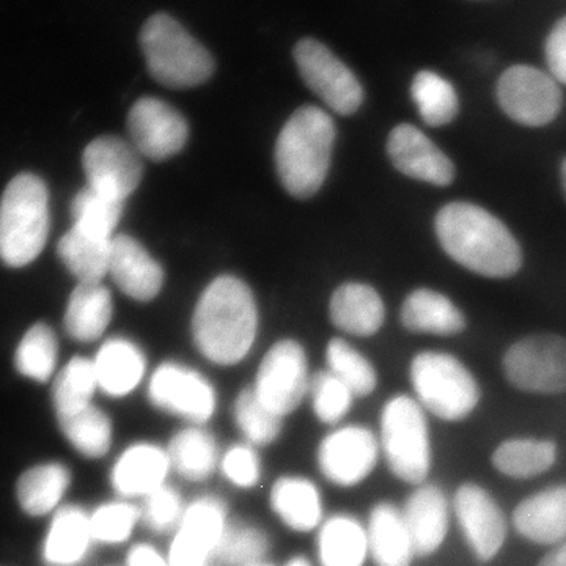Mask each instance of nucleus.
Segmentation results:
<instances>
[{
  "mask_svg": "<svg viewBox=\"0 0 566 566\" xmlns=\"http://www.w3.org/2000/svg\"><path fill=\"white\" fill-rule=\"evenodd\" d=\"M434 232L447 255L488 279H509L523 268V249L497 216L471 202L447 203L434 218Z\"/></svg>",
  "mask_w": 566,
  "mask_h": 566,
  "instance_id": "nucleus-1",
  "label": "nucleus"
},
{
  "mask_svg": "<svg viewBox=\"0 0 566 566\" xmlns=\"http://www.w3.org/2000/svg\"><path fill=\"white\" fill-rule=\"evenodd\" d=\"M259 312L241 279L221 275L205 289L192 316V338L205 359L232 367L245 359L255 342Z\"/></svg>",
  "mask_w": 566,
  "mask_h": 566,
  "instance_id": "nucleus-2",
  "label": "nucleus"
},
{
  "mask_svg": "<svg viewBox=\"0 0 566 566\" xmlns=\"http://www.w3.org/2000/svg\"><path fill=\"white\" fill-rule=\"evenodd\" d=\"M430 416L411 394L387 398L378 416L382 465L401 485L430 482L436 465L433 427Z\"/></svg>",
  "mask_w": 566,
  "mask_h": 566,
  "instance_id": "nucleus-3",
  "label": "nucleus"
},
{
  "mask_svg": "<svg viewBox=\"0 0 566 566\" xmlns=\"http://www.w3.org/2000/svg\"><path fill=\"white\" fill-rule=\"evenodd\" d=\"M335 142L331 115L319 107L304 106L283 126L275 144V169L283 188L296 199H311L329 172Z\"/></svg>",
  "mask_w": 566,
  "mask_h": 566,
  "instance_id": "nucleus-4",
  "label": "nucleus"
},
{
  "mask_svg": "<svg viewBox=\"0 0 566 566\" xmlns=\"http://www.w3.org/2000/svg\"><path fill=\"white\" fill-rule=\"evenodd\" d=\"M411 395L427 415L446 424H463L479 412L483 390L474 371L447 352L417 353L409 364Z\"/></svg>",
  "mask_w": 566,
  "mask_h": 566,
  "instance_id": "nucleus-5",
  "label": "nucleus"
},
{
  "mask_svg": "<svg viewBox=\"0 0 566 566\" xmlns=\"http://www.w3.org/2000/svg\"><path fill=\"white\" fill-rule=\"evenodd\" d=\"M50 192L40 177L21 174L0 200V260L11 268L32 263L50 237Z\"/></svg>",
  "mask_w": 566,
  "mask_h": 566,
  "instance_id": "nucleus-6",
  "label": "nucleus"
},
{
  "mask_svg": "<svg viewBox=\"0 0 566 566\" xmlns=\"http://www.w3.org/2000/svg\"><path fill=\"white\" fill-rule=\"evenodd\" d=\"M147 69L159 84L191 88L210 80L214 61L191 33L166 13L153 14L140 32Z\"/></svg>",
  "mask_w": 566,
  "mask_h": 566,
  "instance_id": "nucleus-7",
  "label": "nucleus"
},
{
  "mask_svg": "<svg viewBox=\"0 0 566 566\" xmlns=\"http://www.w3.org/2000/svg\"><path fill=\"white\" fill-rule=\"evenodd\" d=\"M453 523L476 565L495 564L513 535L510 512L497 495L479 480H463L452 491Z\"/></svg>",
  "mask_w": 566,
  "mask_h": 566,
  "instance_id": "nucleus-8",
  "label": "nucleus"
},
{
  "mask_svg": "<svg viewBox=\"0 0 566 566\" xmlns=\"http://www.w3.org/2000/svg\"><path fill=\"white\" fill-rule=\"evenodd\" d=\"M319 475L338 490L364 486L382 465L376 428L359 422H345L329 428L315 450Z\"/></svg>",
  "mask_w": 566,
  "mask_h": 566,
  "instance_id": "nucleus-9",
  "label": "nucleus"
},
{
  "mask_svg": "<svg viewBox=\"0 0 566 566\" xmlns=\"http://www.w3.org/2000/svg\"><path fill=\"white\" fill-rule=\"evenodd\" d=\"M502 374L510 387L524 395L566 394V338L556 334L521 338L502 357Z\"/></svg>",
  "mask_w": 566,
  "mask_h": 566,
  "instance_id": "nucleus-10",
  "label": "nucleus"
},
{
  "mask_svg": "<svg viewBox=\"0 0 566 566\" xmlns=\"http://www.w3.org/2000/svg\"><path fill=\"white\" fill-rule=\"evenodd\" d=\"M147 398L153 408L185 424H208L218 415V390L210 379L196 368L174 360L153 370Z\"/></svg>",
  "mask_w": 566,
  "mask_h": 566,
  "instance_id": "nucleus-11",
  "label": "nucleus"
},
{
  "mask_svg": "<svg viewBox=\"0 0 566 566\" xmlns=\"http://www.w3.org/2000/svg\"><path fill=\"white\" fill-rule=\"evenodd\" d=\"M311 381L303 346L286 338L264 354L251 389L264 408L285 420L308 397Z\"/></svg>",
  "mask_w": 566,
  "mask_h": 566,
  "instance_id": "nucleus-12",
  "label": "nucleus"
},
{
  "mask_svg": "<svg viewBox=\"0 0 566 566\" xmlns=\"http://www.w3.org/2000/svg\"><path fill=\"white\" fill-rule=\"evenodd\" d=\"M497 103L506 117L528 128L549 125L564 106L558 82L528 65H515L497 82Z\"/></svg>",
  "mask_w": 566,
  "mask_h": 566,
  "instance_id": "nucleus-13",
  "label": "nucleus"
},
{
  "mask_svg": "<svg viewBox=\"0 0 566 566\" xmlns=\"http://www.w3.org/2000/svg\"><path fill=\"white\" fill-rule=\"evenodd\" d=\"M294 62L307 87L337 114L352 115L363 106V84L356 74L319 41H300L294 48Z\"/></svg>",
  "mask_w": 566,
  "mask_h": 566,
  "instance_id": "nucleus-14",
  "label": "nucleus"
},
{
  "mask_svg": "<svg viewBox=\"0 0 566 566\" xmlns=\"http://www.w3.org/2000/svg\"><path fill=\"white\" fill-rule=\"evenodd\" d=\"M400 506L415 543L417 558L428 560L439 556L455 528L452 494L441 483L430 480L422 485L409 488Z\"/></svg>",
  "mask_w": 566,
  "mask_h": 566,
  "instance_id": "nucleus-15",
  "label": "nucleus"
},
{
  "mask_svg": "<svg viewBox=\"0 0 566 566\" xmlns=\"http://www.w3.org/2000/svg\"><path fill=\"white\" fill-rule=\"evenodd\" d=\"M82 167L88 188L120 202L139 188L144 175L140 153L132 142L115 136L91 142L82 155Z\"/></svg>",
  "mask_w": 566,
  "mask_h": 566,
  "instance_id": "nucleus-16",
  "label": "nucleus"
},
{
  "mask_svg": "<svg viewBox=\"0 0 566 566\" xmlns=\"http://www.w3.org/2000/svg\"><path fill=\"white\" fill-rule=\"evenodd\" d=\"M172 475L166 444L139 439L114 458L107 479L115 497L140 504L145 497L170 483Z\"/></svg>",
  "mask_w": 566,
  "mask_h": 566,
  "instance_id": "nucleus-17",
  "label": "nucleus"
},
{
  "mask_svg": "<svg viewBox=\"0 0 566 566\" xmlns=\"http://www.w3.org/2000/svg\"><path fill=\"white\" fill-rule=\"evenodd\" d=\"M128 132L140 156L166 161L185 148L189 126L180 112L155 96H144L129 111Z\"/></svg>",
  "mask_w": 566,
  "mask_h": 566,
  "instance_id": "nucleus-18",
  "label": "nucleus"
},
{
  "mask_svg": "<svg viewBox=\"0 0 566 566\" xmlns=\"http://www.w3.org/2000/svg\"><path fill=\"white\" fill-rule=\"evenodd\" d=\"M513 535L526 545L547 549L566 539V480L523 495L510 510Z\"/></svg>",
  "mask_w": 566,
  "mask_h": 566,
  "instance_id": "nucleus-19",
  "label": "nucleus"
},
{
  "mask_svg": "<svg viewBox=\"0 0 566 566\" xmlns=\"http://www.w3.org/2000/svg\"><path fill=\"white\" fill-rule=\"evenodd\" d=\"M562 449L557 439L546 434L505 436L491 449L490 468L495 475L513 483H531L556 471Z\"/></svg>",
  "mask_w": 566,
  "mask_h": 566,
  "instance_id": "nucleus-20",
  "label": "nucleus"
},
{
  "mask_svg": "<svg viewBox=\"0 0 566 566\" xmlns=\"http://www.w3.org/2000/svg\"><path fill=\"white\" fill-rule=\"evenodd\" d=\"M387 155L398 172L412 180L447 188L455 181V164L430 137L409 123L395 126L387 139Z\"/></svg>",
  "mask_w": 566,
  "mask_h": 566,
  "instance_id": "nucleus-21",
  "label": "nucleus"
},
{
  "mask_svg": "<svg viewBox=\"0 0 566 566\" xmlns=\"http://www.w3.org/2000/svg\"><path fill=\"white\" fill-rule=\"evenodd\" d=\"M268 502L275 520L297 535H315L329 515L322 488L303 474L277 476L270 488Z\"/></svg>",
  "mask_w": 566,
  "mask_h": 566,
  "instance_id": "nucleus-22",
  "label": "nucleus"
},
{
  "mask_svg": "<svg viewBox=\"0 0 566 566\" xmlns=\"http://www.w3.org/2000/svg\"><path fill=\"white\" fill-rule=\"evenodd\" d=\"M370 565L415 566L419 560L400 504L379 499L365 516Z\"/></svg>",
  "mask_w": 566,
  "mask_h": 566,
  "instance_id": "nucleus-23",
  "label": "nucleus"
},
{
  "mask_svg": "<svg viewBox=\"0 0 566 566\" xmlns=\"http://www.w3.org/2000/svg\"><path fill=\"white\" fill-rule=\"evenodd\" d=\"M109 275L123 293L140 303L155 300L164 283L161 264L128 234H115L112 240Z\"/></svg>",
  "mask_w": 566,
  "mask_h": 566,
  "instance_id": "nucleus-24",
  "label": "nucleus"
},
{
  "mask_svg": "<svg viewBox=\"0 0 566 566\" xmlns=\"http://www.w3.org/2000/svg\"><path fill=\"white\" fill-rule=\"evenodd\" d=\"M316 566H368L367 524L354 513H329L315 534Z\"/></svg>",
  "mask_w": 566,
  "mask_h": 566,
  "instance_id": "nucleus-25",
  "label": "nucleus"
},
{
  "mask_svg": "<svg viewBox=\"0 0 566 566\" xmlns=\"http://www.w3.org/2000/svg\"><path fill=\"white\" fill-rule=\"evenodd\" d=\"M93 546L91 512L81 505H63L52 515L41 557L48 566H81Z\"/></svg>",
  "mask_w": 566,
  "mask_h": 566,
  "instance_id": "nucleus-26",
  "label": "nucleus"
},
{
  "mask_svg": "<svg viewBox=\"0 0 566 566\" xmlns=\"http://www.w3.org/2000/svg\"><path fill=\"white\" fill-rule=\"evenodd\" d=\"M99 392L122 400L139 389L147 376V357L129 338L114 337L104 342L95 359Z\"/></svg>",
  "mask_w": 566,
  "mask_h": 566,
  "instance_id": "nucleus-27",
  "label": "nucleus"
},
{
  "mask_svg": "<svg viewBox=\"0 0 566 566\" xmlns=\"http://www.w3.org/2000/svg\"><path fill=\"white\" fill-rule=\"evenodd\" d=\"M175 475L205 483L218 474L222 449L208 424H182L166 444Z\"/></svg>",
  "mask_w": 566,
  "mask_h": 566,
  "instance_id": "nucleus-28",
  "label": "nucleus"
},
{
  "mask_svg": "<svg viewBox=\"0 0 566 566\" xmlns=\"http://www.w3.org/2000/svg\"><path fill=\"white\" fill-rule=\"evenodd\" d=\"M230 524L232 520L227 502L219 495L203 494L188 502L180 527L172 538L214 560Z\"/></svg>",
  "mask_w": 566,
  "mask_h": 566,
  "instance_id": "nucleus-29",
  "label": "nucleus"
},
{
  "mask_svg": "<svg viewBox=\"0 0 566 566\" xmlns=\"http://www.w3.org/2000/svg\"><path fill=\"white\" fill-rule=\"evenodd\" d=\"M331 319L338 329L356 337L379 333L386 318V307L374 286L345 283L331 297Z\"/></svg>",
  "mask_w": 566,
  "mask_h": 566,
  "instance_id": "nucleus-30",
  "label": "nucleus"
},
{
  "mask_svg": "<svg viewBox=\"0 0 566 566\" xmlns=\"http://www.w3.org/2000/svg\"><path fill=\"white\" fill-rule=\"evenodd\" d=\"M409 333L453 337L465 329L463 312L446 294L431 289H417L408 294L400 314Z\"/></svg>",
  "mask_w": 566,
  "mask_h": 566,
  "instance_id": "nucleus-31",
  "label": "nucleus"
},
{
  "mask_svg": "<svg viewBox=\"0 0 566 566\" xmlns=\"http://www.w3.org/2000/svg\"><path fill=\"white\" fill-rule=\"evenodd\" d=\"M73 474L61 461H46L28 469L17 483V497L22 512L39 517L54 515L69 494Z\"/></svg>",
  "mask_w": 566,
  "mask_h": 566,
  "instance_id": "nucleus-32",
  "label": "nucleus"
},
{
  "mask_svg": "<svg viewBox=\"0 0 566 566\" xmlns=\"http://www.w3.org/2000/svg\"><path fill=\"white\" fill-rule=\"evenodd\" d=\"M112 294L103 283H80L71 293L65 312V329L77 342H95L112 322Z\"/></svg>",
  "mask_w": 566,
  "mask_h": 566,
  "instance_id": "nucleus-33",
  "label": "nucleus"
},
{
  "mask_svg": "<svg viewBox=\"0 0 566 566\" xmlns=\"http://www.w3.org/2000/svg\"><path fill=\"white\" fill-rule=\"evenodd\" d=\"M59 428L74 452L87 460L109 455L115 441L114 420L96 405L74 415L59 417Z\"/></svg>",
  "mask_w": 566,
  "mask_h": 566,
  "instance_id": "nucleus-34",
  "label": "nucleus"
},
{
  "mask_svg": "<svg viewBox=\"0 0 566 566\" xmlns=\"http://www.w3.org/2000/svg\"><path fill=\"white\" fill-rule=\"evenodd\" d=\"M112 240L93 237L73 226L59 241L57 253L77 282L102 283L109 274Z\"/></svg>",
  "mask_w": 566,
  "mask_h": 566,
  "instance_id": "nucleus-35",
  "label": "nucleus"
},
{
  "mask_svg": "<svg viewBox=\"0 0 566 566\" xmlns=\"http://www.w3.org/2000/svg\"><path fill=\"white\" fill-rule=\"evenodd\" d=\"M99 392L93 359L73 357L52 386V405L55 417H65L80 412L93 405V398Z\"/></svg>",
  "mask_w": 566,
  "mask_h": 566,
  "instance_id": "nucleus-36",
  "label": "nucleus"
},
{
  "mask_svg": "<svg viewBox=\"0 0 566 566\" xmlns=\"http://www.w3.org/2000/svg\"><path fill=\"white\" fill-rule=\"evenodd\" d=\"M411 95L424 125L442 128L450 125L460 112L455 87L433 71H420L411 85Z\"/></svg>",
  "mask_w": 566,
  "mask_h": 566,
  "instance_id": "nucleus-37",
  "label": "nucleus"
},
{
  "mask_svg": "<svg viewBox=\"0 0 566 566\" xmlns=\"http://www.w3.org/2000/svg\"><path fill=\"white\" fill-rule=\"evenodd\" d=\"M232 416L241 441L256 449L273 446L282 438L285 420L264 408L251 387H245L234 398Z\"/></svg>",
  "mask_w": 566,
  "mask_h": 566,
  "instance_id": "nucleus-38",
  "label": "nucleus"
},
{
  "mask_svg": "<svg viewBox=\"0 0 566 566\" xmlns=\"http://www.w3.org/2000/svg\"><path fill=\"white\" fill-rule=\"evenodd\" d=\"M140 524V505L126 499H111L95 506L91 512L95 545L109 547L129 545Z\"/></svg>",
  "mask_w": 566,
  "mask_h": 566,
  "instance_id": "nucleus-39",
  "label": "nucleus"
},
{
  "mask_svg": "<svg viewBox=\"0 0 566 566\" xmlns=\"http://www.w3.org/2000/svg\"><path fill=\"white\" fill-rule=\"evenodd\" d=\"M326 370L337 376L357 398H367L378 389L375 365L348 342L333 338L326 348Z\"/></svg>",
  "mask_w": 566,
  "mask_h": 566,
  "instance_id": "nucleus-40",
  "label": "nucleus"
},
{
  "mask_svg": "<svg viewBox=\"0 0 566 566\" xmlns=\"http://www.w3.org/2000/svg\"><path fill=\"white\" fill-rule=\"evenodd\" d=\"M59 344L48 324H33L14 353V367L25 378L36 382L50 381L57 367Z\"/></svg>",
  "mask_w": 566,
  "mask_h": 566,
  "instance_id": "nucleus-41",
  "label": "nucleus"
},
{
  "mask_svg": "<svg viewBox=\"0 0 566 566\" xmlns=\"http://www.w3.org/2000/svg\"><path fill=\"white\" fill-rule=\"evenodd\" d=\"M123 207H125V202L104 196L87 186L74 197L73 203H71L73 226L93 237L112 240L115 237V229L120 222Z\"/></svg>",
  "mask_w": 566,
  "mask_h": 566,
  "instance_id": "nucleus-42",
  "label": "nucleus"
},
{
  "mask_svg": "<svg viewBox=\"0 0 566 566\" xmlns=\"http://www.w3.org/2000/svg\"><path fill=\"white\" fill-rule=\"evenodd\" d=\"M308 400L315 419L329 430L348 422L357 397L337 376L322 370L312 376Z\"/></svg>",
  "mask_w": 566,
  "mask_h": 566,
  "instance_id": "nucleus-43",
  "label": "nucleus"
},
{
  "mask_svg": "<svg viewBox=\"0 0 566 566\" xmlns=\"http://www.w3.org/2000/svg\"><path fill=\"white\" fill-rule=\"evenodd\" d=\"M271 539L262 527L252 523H232L223 535L216 560L227 566H249L268 560Z\"/></svg>",
  "mask_w": 566,
  "mask_h": 566,
  "instance_id": "nucleus-44",
  "label": "nucleus"
},
{
  "mask_svg": "<svg viewBox=\"0 0 566 566\" xmlns=\"http://www.w3.org/2000/svg\"><path fill=\"white\" fill-rule=\"evenodd\" d=\"M218 474L234 490H255L262 485L264 475L260 449L243 441L230 444L222 450Z\"/></svg>",
  "mask_w": 566,
  "mask_h": 566,
  "instance_id": "nucleus-45",
  "label": "nucleus"
},
{
  "mask_svg": "<svg viewBox=\"0 0 566 566\" xmlns=\"http://www.w3.org/2000/svg\"><path fill=\"white\" fill-rule=\"evenodd\" d=\"M142 524L156 535H174L180 527L188 502L167 483L140 502Z\"/></svg>",
  "mask_w": 566,
  "mask_h": 566,
  "instance_id": "nucleus-46",
  "label": "nucleus"
},
{
  "mask_svg": "<svg viewBox=\"0 0 566 566\" xmlns=\"http://www.w3.org/2000/svg\"><path fill=\"white\" fill-rule=\"evenodd\" d=\"M551 76L566 85V17L554 25L545 46Z\"/></svg>",
  "mask_w": 566,
  "mask_h": 566,
  "instance_id": "nucleus-47",
  "label": "nucleus"
},
{
  "mask_svg": "<svg viewBox=\"0 0 566 566\" xmlns=\"http://www.w3.org/2000/svg\"><path fill=\"white\" fill-rule=\"evenodd\" d=\"M123 566H170L166 551L150 542H137L129 546Z\"/></svg>",
  "mask_w": 566,
  "mask_h": 566,
  "instance_id": "nucleus-48",
  "label": "nucleus"
},
{
  "mask_svg": "<svg viewBox=\"0 0 566 566\" xmlns=\"http://www.w3.org/2000/svg\"><path fill=\"white\" fill-rule=\"evenodd\" d=\"M535 566H566V539L553 547L543 551Z\"/></svg>",
  "mask_w": 566,
  "mask_h": 566,
  "instance_id": "nucleus-49",
  "label": "nucleus"
},
{
  "mask_svg": "<svg viewBox=\"0 0 566 566\" xmlns=\"http://www.w3.org/2000/svg\"><path fill=\"white\" fill-rule=\"evenodd\" d=\"M281 566H316L315 562H312L311 558L305 556H293L290 557L285 564Z\"/></svg>",
  "mask_w": 566,
  "mask_h": 566,
  "instance_id": "nucleus-50",
  "label": "nucleus"
},
{
  "mask_svg": "<svg viewBox=\"0 0 566 566\" xmlns=\"http://www.w3.org/2000/svg\"><path fill=\"white\" fill-rule=\"evenodd\" d=\"M560 180H562V188H564V192H565V197H566V158L564 159V161H562Z\"/></svg>",
  "mask_w": 566,
  "mask_h": 566,
  "instance_id": "nucleus-51",
  "label": "nucleus"
},
{
  "mask_svg": "<svg viewBox=\"0 0 566 566\" xmlns=\"http://www.w3.org/2000/svg\"><path fill=\"white\" fill-rule=\"evenodd\" d=\"M249 566H277V565H274L273 562L264 560V562H260V564H253V565H249Z\"/></svg>",
  "mask_w": 566,
  "mask_h": 566,
  "instance_id": "nucleus-52",
  "label": "nucleus"
}]
</instances>
